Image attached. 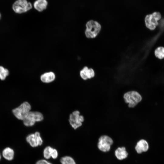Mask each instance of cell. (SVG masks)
<instances>
[{
    "label": "cell",
    "mask_w": 164,
    "mask_h": 164,
    "mask_svg": "<svg viewBox=\"0 0 164 164\" xmlns=\"http://www.w3.org/2000/svg\"><path fill=\"white\" fill-rule=\"evenodd\" d=\"M12 8L15 13L21 15L30 11L33 7L32 3L28 0H16L13 3Z\"/></svg>",
    "instance_id": "cell-1"
},
{
    "label": "cell",
    "mask_w": 164,
    "mask_h": 164,
    "mask_svg": "<svg viewBox=\"0 0 164 164\" xmlns=\"http://www.w3.org/2000/svg\"><path fill=\"white\" fill-rule=\"evenodd\" d=\"M123 98L125 103L130 108H134L140 102L142 99L141 94L137 91H131L125 93Z\"/></svg>",
    "instance_id": "cell-2"
},
{
    "label": "cell",
    "mask_w": 164,
    "mask_h": 164,
    "mask_svg": "<svg viewBox=\"0 0 164 164\" xmlns=\"http://www.w3.org/2000/svg\"><path fill=\"white\" fill-rule=\"evenodd\" d=\"M85 35L89 38L95 37L99 32L101 26L97 21L93 20L88 21L86 24Z\"/></svg>",
    "instance_id": "cell-3"
},
{
    "label": "cell",
    "mask_w": 164,
    "mask_h": 164,
    "mask_svg": "<svg viewBox=\"0 0 164 164\" xmlns=\"http://www.w3.org/2000/svg\"><path fill=\"white\" fill-rule=\"evenodd\" d=\"M31 107L30 104L25 101L19 106L13 109L12 112L15 116L18 119L23 120L30 111Z\"/></svg>",
    "instance_id": "cell-4"
},
{
    "label": "cell",
    "mask_w": 164,
    "mask_h": 164,
    "mask_svg": "<svg viewBox=\"0 0 164 164\" xmlns=\"http://www.w3.org/2000/svg\"><path fill=\"white\" fill-rule=\"evenodd\" d=\"M161 14L159 12H154L146 15L145 18L146 27L149 29H154L159 24L158 21L162 18Z\"/></svg>",
    "instance_id": "cell-5"
},
{
    "label": "cell",
    "mask_w": 164,
    "mask_h": 164,
    "mask_svg": "<svg viewBox=\"0 0 164 164\" xmlns=\"http://www.w3.org/2000/svg\"><path fill=\"white\" fill-rule=\"evenodd\" d=\"M43 119V115L41 112L30 111L23 121L24 125L29 127L33 126L36 122L41 121Z\"/></svg>",
    "instance_id": "cell-6"
},
{
    "label": "cell",
    "mask_w": 164,
    "mask_h": 164,
    "mask_svg": "<svg viewBox=\"0 0 164 164\" xmlns=\"http://www.w3.org/2000/svg\"><path fill=\"white\" fill-rule=\"evenodd\" d=\"M113 143V140L110 137L107 135H103L99 138L97 147L101 151L107 152L110 150Z\"/></svg>",
    "instance_id": "cell-7"
},
{
    "label": "cell",
    "mask_w": 164,
    "mask_h": 164,
    "mask_svg": "<svg viewBox=\"0 0 164 164\" xmlns=\"http://www.w3.org/2000/svg\"><path fill=\"white\" fill-rule=\"evenodd\" d=\"M78 111H75L71 114L69 116V122L70 125L74 129L81 126L84 121L83 116L80 115Z\"/></svg>",
    "instance_id": "cell-8"
},
{
    "label": "cell",
    "mask_w": 164,
    "mask_h": 164,
    "mask_svg": "<svg viewBox=\"0 0 164 164\" xmlns=\"http://www.w3.org/2000/svg\"><path fill=\"white\" fill-rule=\"evenodd\" d=\"M27 142L31 146L34 147L42 145L43 141L39 132L29 134L26 138Z\"/></svg>",
    "instance_id": "cell-9"
},
{
    "label": "cell",
    "mask_w": 164,
    "mask_h": 164,
    "mask_svg": "<svg viewBox=\"0 0 164 164\" xmlns=\"http://www.w3.org/2000/svg\"><path fill=\"white\" fill-rule=\"evenodd\" d=\"M32 5L35 9L41 12L46 9L48 5V2L47 0H35Z\"/></svg>",
    "instance_id": "cell-10"
},
{
    "label": "cell",
    "mask_w": 164,
    "mask_h": 164,
    "mask_svg": "<svg viewBox=\"0 0 164 164\" xmlns=\"http://www.w3.org/2000/svg\"><path fill=\"white\" fill-rule=\"evenodd\" d=\"M80 75L83 79L86 80L93 77L95 75V73L92 69H89L87 67H84L80 71Z\"/></svg>",
    "instance_id": "cell-11"
},
{
    "label": "cell",
    "mask_w": 164,
    "mask_h": 164,
    "mask_svg": "<svg viewBox=\"0 0 164 164\" xmlns=\"http://www.w3.org/2000/svg\"><path fill=\"white\" fill-rule=\"evenodd\" d=\"M149 147L148 142L144 139H141L137 142L135 149L138 153H141L147 151Z\"/></svg>",
    "instance_id": "cell-12"
},
{
    "label": "cell",
    "mask_w": 164,
    "mask_h": 164,
    "mask_svg": "<svg viewBox=\"0 0 164 164\" xmlns=\"http://www.w3.org/2000/svg\"><path fill=\"white\" fill-rule=\"evenodd\" d=\"M40 78L41 81L43 83H50L55 79V75L52 72H47L42 74Z\"/></svg>",
    "instance_id": "cell-13"
},
{
    "label": "cell",
    "mask_w": 164,
    "mask_h": 164,
    "mask_svg": "<svg viewBox=\"0 0 164 164\" xmlns=\"http://www.w3.org/2000/svg\"><path fill=\"white\" fill-rule=\"evenodd\" d=\"M114 153L116 158L120 160L126 158L128 155L125 148L124 147L118 148L115 150Z\"/></svg>",
    "instance_id": "cell-14"
},
{
    "label": "cell",
    "mask_w": 164,
    "mask_h": 164,
    "mask_svg": "<svg viewBox=\"0 0 164 164\" xmlns=\"http://www.w3.org/2000/svg\"><path fill=\"white\" fill-rule=\"evenodd\" d=\"M2 154L3 157L6 159L10 161L13 159L14 157V152L12 148L7 147L3 150Z\"/></svg>",
    "instance_id": "cell-15"
},
{
    "label": "cell",
    "mask_w": 164,
    "mask_h": 164,
    "mask_svg": "<svg viewBox=\"0 0 164 164\" xmlns=\"http://www.w3.org/2000/svg\"><path fill=\"white\" fill-rule=\"evenodd\" d=\"M60 162L62 164H76L73 159L69 156H65L61 158Z\"/></svg>",
    "instance_id": "cell-16"
},
{
    "label": "cell",
    "mask_w": 164,
    "mask_h": 164,
    "mask_svg": "<svg viewBox=\"0 0 164 164\" xmlns=\"http://www.w3.org/2000/svg\"><path fill=\"white\" fill-rule=\"evenodd\" d=\"M9 74V70L2 66H0V79L4 80Z\"/></svg>",
    "instance_id": "cell-17"
},
{
    "label": "cell",
    "mask_w": 164,
    "mask_h": 164,
    "mask_svg": "<svg viewBox=\"0 0 164 164\" xmlns=\"http://www.w3.org/2000/svg\"><path fill=\"white\" fill-rule=\"evenodd\" d=\"M155 56L159 59H162L164 58V48L162 47H159L156 49L155 51Z\"/></svg>",
    "instance_id": "cell-18"
},
{
    "label": "cell",
    "mask_w": 164,
    "mask_h": 164,
    "mask_svg": "<svg viewBox=\"0 0 164 164\" xmlns=\"http://www.w3.org/2000/svg\"><path fill=\"white\" fill-rule=\"evenodd\" d=\"M53 148L50 146L46 147L43 150V153L44 157L49 159L51 157V154Z\"/></svg>",
    "instance_id": "cell-19"
},
{
    "label": "cell",
    "mask_w": 164,
    "mask_h": 164,
    "mask_svg": "<svg viewBox=\"0 0 164 164\" xmlns=\"http://www.w3.org/2000/svg\"><path fill=\"white\" fill-rule=\"evenodd\" d=\"M58 155V153L57 150L53 148L51 154V157L53 159H56Z\"/></svg>",
    "instance_id": "cell-20"
},
{
    "label": "cell",
    "mask_w": 164,
    "mask_h": 164,
    "mask_svg": "<svg viewBox=\"0 0 164 164\" xmlns=\"http://www.w3.org/2000/svg\"><path fill=\"white\" fill-rule=\"evenodd\" d=\"M36 164H52L45 159H41L38 161Z\"/></svg>",
    "instance_id": "cell-21"
},
{
    "label": "cell",
    "mask_w": 164,
    "mask_h": 164,
    "mask_svg": "<svg viewBox=\"0 0 164 164\" xmlns=\"http://www.w3.org/2000/svg\"><path fill=\"white\" fill-rule=\"evenodd\" d=\"M2 17V14L0 12V21L1 20Z\"/></svg>",
    "instance_id": "cell-22"
},
{
    "label": "cell",
    "mask_w": 164,
    "mask_h": 164,
    "mask_svg": "<svg viewBox=\"0 0 164 164\" xmlns=\"http://www.w3.org/2000/svg\"><path fill=\"white\" fill-rule=\"evenodd\" d=\"M1 155H0V160L1 159Z\"/></svg>",
    "instance_id": "cell-23"
}]
</instances>
